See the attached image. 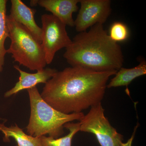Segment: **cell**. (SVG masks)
<instances>
[{
	"label": "cell",
	"instance_id": "obj_1",
	"mask_svg": "<svg viewBox=\"0 0 146 146\" xmlns=\"http://www.w3.org/2000/svg\"><path fill=\"white\" fill-rule=\"evenodd\" d=\"M117 71L96 72L78 67L58 72L45 84L42 98L65 114L79 113L102 103L107 83Z\"/></svg>",
	"mask_w": 146,
	"mask_h": 146
},
{
	"label": "cell",
	"instance_id": "obj_2",
	"mask_svg": "<svg viewBox=\"0 0 146 146\" xmlns=\"http://www.w3.org/2000/svg\"><path fill=\"white\" fill-rule=\"evenodd\" d=\"M63 57L71 66L96 72H117L124 62L121 46L110 39L100 24L76 35Z\"/></svg>",
	"mask_w": 146,
	"mask_h": 146
},
{
	"label": "cell",
	"instance_id": "obj_3",
	"mask_svg": "<svg viewBox=\"0 0 146 146\" xmlns=\"http://www.w3.org/2000/svg\"><path fill=\"white\" fill-rule=\"evenodd\" d=\"M31 106V115L27 132L30 136L39 137L48 134L59 138L64 133V125L75 120L80 121L82 112L65 114L53 108L43 100L36 86L27 89Z\"/></svg>",
	"mask_w": 146,
	"mask_h": 146
},
{
	"label": "cell",
	"instance_id": "obj_4",
	"mask_svg": "<svg viewBox=\"0 0 146 146\" xmlns=\"http://www.w3.org/2000/svg\"><path fill=\"white\" fill-rule=\"evenodd\" d=\"M7 22L11 40L7 52L18 62L32 71L44 69L47 65L41 43L29 31L7 15Z\"/></svg>",
	"mask_w": 146,
	"mask_h": 146
},
{
	"label": "cell",
	"instance_id": "obj_5",
	"mask_svg": "<svg viewBox=\"0 0 146 146\" xmlns=\"http://www.w3.org/2000/svg\"><path fill=\"white\" fill-rule=\"evenodd\" d=\"M80 123V131L93 133L101 146H121L123 143V135L118 133L105 116L102 103L92 106Z\"/></svg>",
	"mask_w": 146,
	"mask_h": 146
},
{
	"label": "cell",
	"instance_id": "obj_6",
	"mask_svg": "<svg viewBox=\"0 0 146 146\" xmlns=\"http://www.w3.org/2000/svg\"><path fill=\"white\" fill-rule=\"evenodd\" d=\"M41 21V45L46 63L49 65L52 62L56 52L63 48H66L72 40L67 33L66 26L52 14H43Z\"/></svg>",
	"mask_w": 146,
	"mask_h": 146
},
{
	"label": "cell",
	"instance_id": "obj_7",
	"mask_svg": "<svg viewBox=\"0 0 146 146\" xmlns=\"http://www.w3.org/2000/svg\"><path fill=\"white\" fill-rule=\"evenodd\" d=\"M80 8L75 21L76 31L80 33L97 24L103 25L111 12L110 0H80Z\"/></svg>",
	"mask_w": 146,
	"mask_h": 146
},
{
	"label": "cell",
	"instance_id": "obj_8",
	"mask_svg": "<svg viewBox=\"0 0 146 146\" xmlns=\"http://www.w3.org/2000/svg\"><path fill=\"white\" fill-rule=\"evenodd\" d=\"M9 16L27 29L35 39L41 44L42 29L35 20L36 10L26 5L21 0H11Z\"/></svg>",
	"mask_w": 146,
	"mask_h": 146
},
{
	"label": "cell",
	"instance_id": "obj_9",
	"mask_svg": "<svg viewBox=\"0 0 146 146\" xmlns=\"http://www.w3.org/2000/svg\"><path fill=\"white\" fill-rule=\"evenodd\" d=\"M13 68L19 72L20 77L15 86L6 92L5 94L6 98L17 94L22 90L35 87L38 84H46L58 72L56 69L47 68L37 71L36 73L31 74L22 70L18 65H14Z\"/></svg>",
	"mask_w": 146,
	"mask_h": 146
},
{
	"label": "cell",
	"instance_id": "obj_10",
	"mask_svg": "<svg viewBox=\"0 0 146 146\" xmlns=\"http://www.w3.org/2000/svg\"><path fill=\"white\" fill-rule=\"evenodd\" d=\"M37 5L49 11L65 25L74 27L73 13L78 11L80 0H36Z\"/></svg>",
	"mask_w": 146,
	"mask_h": 146
},
{
	"label": "cell",
	"instance_id": "obj_11",
	"mask_svg": "<svg viewBox=\"0 0 146 146\" xmlns=\"http://www.w3.org/2000/svg\"><path fill=\"white\" fill-rule=\"evenodd\" d=\"M139 61V65L134 68L127 69L122 67L120 68L107 85V88L127 86L135 78L145 75L146 61L141 58Z\"/></svg>",
	"mask_w": 146,
	"mask_h": 146
},
{
	"label": "cell",
	"instance_id": "obj_12",
	"mask_svg": "<svg viewBox=\"0 0 146 146\" xmlns=\"http://www.w3.org/2000/svg\"><path fill=\"white\" fill-rule=\"evenodd\" d=\"M0 131L4 135V142H9V138H13L17 143L16 146H42L40 137L27 135L17 125L7 127L3 124H0Z\"/></svg>",
	"mask_w": 146,
	"mask_h": 146
},
{
	"label": "cell",
	"instance_id": "obj_13",
	"mask_svg": "<svg viewBox=\"0 0 146 146\" xmlns=\"http://www.w3.org/2000/svg\"><path fill=\"white\" fill-rule=\"evenodd\" d=\"M80 123L69 122L65 124L64 127L69 131L64 137L54 138L43 136L40 137L42 146H72V141L76 133L80 130Z\"/></svg>",
	"mask_w": 146,
	"mask_h": 146
},
{
	"label": "cell",
	"instance_id": "obj_14",
	"mask_svg": "<svg viewBox=\"0 0 146 146\" xmlns=\"http://www.w3.org/2000/svg\"><path fill=\"white\" fill-rule=\"evenodd\" d=\"M7 0H0V72L3 70L5 55L7 53L5 42L9 37V33L7 22Z\"/></svg>",
	"mask_w": 146,
	"mask_h": 146
},
{
	"label": "cell",
	"instance_id": "obj_15",
	"mask_svg": "<svg viewBox=\"0 0 146 146\" xmlns=\"http://www.w3.org/2000/svg\"><path fill=\"white\" fill-rule=\"evenodd\" d=\"M109 36L116 43L125 42L130 36V31L125 24L120 21L113 23L110 27Z\"/></svg>",
	"mask_w": 146,
	"mask_h": 146
},
{
	"label": "cell",
	"instance_id": "obj_16",
	"mask_svg": "<svg viewBox=\"0 0 146 146\" xmlns=\"http://www.w3.org/2000/svg\"><path fill=\"white\" fill-rule=\"evenodd\" d=\"M139 125L138 123L137 124V125L134 127V130H133V133H132V136L131 138L128 140L127 142L125 143H122L121 144V146H132V142L133 139H134V136H135V133H136V131L137 130V128H138Z\"/></svg>",
	"mask_w": 146,
	"mask_h": 146
},
{
	"label": "cell",
	"instance_id": "obj_17",
	"mask_svg": "<svg viewBox=\"0 0 146 146\" xmlns=\"http://www.w3.org/2000/svg\"><path fill=\"white\" fill-rule=\"evenodd\" d=\"M30 5L31 6H36L37 5L36 0H35V1H34H34H31Z\"/></svg>",
	"mask_w": 146,
	"mask_h": 146
}]
</instances>
